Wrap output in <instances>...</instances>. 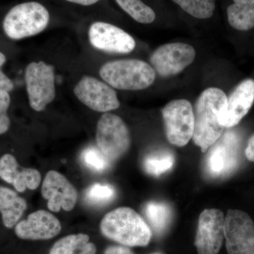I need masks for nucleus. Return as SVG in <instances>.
<instances>
[{
    "instance_id": "29",
    "label": "nucleus",
    "mask_w": 254,
    "mask_h": 254,
    "mask_svg": "<svg viewBox=\"0 0 254 254\" xmlns=\"http://www.w3.org/2000/svg\"><path fill=\"white\" fill-rule=\"evenodd\" d=\"M64 2L81 7L88 8L99 4L103 0H63Z\"/></svg>"
},
{
    "instance_id": "1",
    "label": "nucleus",
    "mask_w": 254,
    "mask_h": 254,
    "mask_svg": "<svg viewBox=\"0 0 254 254\" xmlns=\"http://www.w3.org/2000/svg\"><path fill=\"white\" fill-rule=\"evenodd\" d=\"M227 97L218 88H209L200 94L195 103L193 139L205 153L221 136Z\"/></svg>"
},
{
    "instance_id": "8",
    "label": "nucleus",
    "mask_w": 254,
    "mask_h": 254,
    "mask_svg": "<svg viewBox=\"0 0 254 254\" xmlns=\"http://www.w3.org/2000/svg\"><path fill=\"white\" fill-rule=\"evenodd\" d=\"M225 239L228 254H254V223L250 215L240 210H229Z\"/></svg>"
},
{
    "instance_id": "9",
    "label": "nucleus",
    "mask_w": 254,
    "mask_h": 254,
    "mask_svg": "<svg viewBox=\"0 0 254 254\" xmlns=\"http://www.w3.org/2000/svg\"><path fill=\"white\" fill-rule=\"evenodd\" d=\"M194 48L183 43H168L159 47L150 58L152 67L163 77L175 76L193 63Z\"/></svg>"
},
{
    "instance_id": "17",
    "label": "nucleus",
    "mask_w": 254,
    "mask_h": 254,
    "mask_svg": "<svg viewBox=\"0 0 254 254\" xmlns=\"http://www.w3.org/2000/svg\"><path fill=\"white\" fill-rule=\"evenodd\" d=\"M254 103V80L248 78L241 82L227 98L224 118L225 128H231L240 123Z\"/></svg>"
},
{
    "instance_id": "19",
    "label": "nucleus",
    "mask_w": 254,
    "mask_h": 254,
    "mask_svg": "<svg viewBox=\"0 0 254 254\" xmlns=\"http://www.w3.org/2000/svg\"><path fill=\"white\" fill-rule=\"evenodd\" d=\"M227 9V21L232 28L249 31L254 28V0H232Z\"/></svg>"
},
{
    "instance_id": "16",
    "label": "nucleus",
    "mask_w": 254,
    "mask_h": 254,
    "mask_svg": "<svg viewBox=\"0 0 254 254\" xmlns=\"http://www.w3.org/2000/svg\"><path fill=\"white\" fill-rule=\"evenodd\" d=\"M0 178L13 185L18 192L35 190L39 187L41 175L33 168H20L14 155L6 153L0 158Z\"/></svg>"
},
{
    "instance_id": "4",
    "label": "nucleus",
    "mask_w": 254,
    "mask_h": 254,
    "mask_svg": "<svg viewBox=\"0 0 254 254\" xmlns=\"http://www.w3.org/2000/svg\"><path fill=\"white\" fill-rule=\"evenodd\" d=\"M100 75L108 84L117 89L138 91L148 88L155 78L153 68L143 60L126 59L107 63Z\"/></svg>"
},
{
    "instance_id": "2",
    "label": "nucleus",
    "mask_w": 254,
    "mask_h": 254,
    "mask_svg": "<svg viewBox=\"0 0 254 254\" xmlns=\"http://www.w3.org/2000/svg\"><path fill=\"white\" fill-rule=\"evenodd\" d=\"M100 230L108 240L127 247H146L152 237L148 224L128 207L107 213L100 222Z\"/></svg>"
},
{
    "instance_id": "21",
    "label": "nucleus",
    "mask_w": 254,
    "mask_h": 254,
    "mask_svg": "<svg viewBox=\"0 0 254 254\" xmlns=\"http://www.w3.org/2000/svg\"><path fill=\"white\" fill-rule=\"evenodd\" d=\"M145 217L157 235L163 233L170 224L171 211L168 205L158 202H150L145 205Z\"/></svg>"
},
{
    "instance_id": "33",
    "label": "nucleus",
    "mask_w": 254,
    "mask_h": 254,
    "mask_svg": "<svg viewBox=\"0 0 254 254\" xmlns=\"http://www.w3.org/2000/svg\"><path fill=\"white\" fill-rule=\"evenodd\" d=\"M160 254V253H152V254Z\"/></svg>"
},
{
    "instance_id": "24",
    "label": "nucleus",
    "mask_w": 254,
    "mask_h": 254,
    "mask_svg": "<svg viewBox=\"0 0 254 254\" xmlns=\"http://www.w3.org/2000/svg\"><path fill=\"white\" fill-rule=\"evenodd\" d=\"M175 158L170 152L152 153L145 158L143 167L145 172L153 176H160L173 168Z\"/></svg>"
},
{
    "instance_id": "28",
    "label": "nucleus",
    "mask_w": 254,
    "mask_h": 254,
    "mask_svg": "<svg viewBox=\"0 0 254 254\" xmlns=\"http://www.w3.org/2000/svg\"><path fill=\"white\" fill-rule=\"evenodd\" d=\"M103 254H134L129 247L125 246H110L105 249Z\"/></svg>"
},
{
    "instance_id": "20",
    "label": "nucleus",
    "mask_w": 254,
    "mask_h": 254,
    "mask_svg": "<svg viewBox=\"0 0 254 254\" xmlns=\"http://www.w3.org/2000/svg\"><path fill=\"white\" fill-rule=\"evenodd\" d=\"M97 247L86 234L67 235L57 241L49 254H96Z\"/></svg>"
},
{
    "instance_id": "7",
    "label": "nucleus",
    "mask_w": 254,
    "mask_h": 254,
    "mask_svg": "<svg viewBox=\"0 0 254 254\" xmlns=\"http://www.w3.org/2000/svg\"><path fill=\"white\" fill-rule=\"evenodd\" d=\"M165 133L168 141L177 146H185L193 137L195 118L192 105L187 100L170 102L163 110Z\"/></svg>"
},
{
    "instance_id": "3",
    "label": "nucleus",
    "mask_w": 254,
    "mask_h": 254,
    "mask_svg": "<svg viewBox=\"0 0 254 254\" xmlns=\"http://www.w3.org/2000/svg\"><path fill=\"white\" fill-rule=\"evenodd\" d=\"M51 21L50 11L38 1H27L15 5L5 14L2 28L12 40H21L39 34Z\"/></svg>"
},
{
    "instance_id": "31",
    "label": "nucleus",
    "mask_w": 254,
    "mask_h": 254,
    "mask_svg": "<svg viewBox=\"0 0 254 254\" xmlns=\"http://www.w3.org/2000/svg\"><path fill=\"white\" fill-rule=\"evenodd\" d=\"M247 158L250 161L254 162V134L251 137L245 150Z\"/></svg>"
},
{
    "instance_id": "12",
    "label": "nucleus",
    "mask_w": 254,
    "mask_h": 254,
    "mask_svg": "<svg viewBox=\"0 0 254 254\" xmlns=\"http://www.w3.org/2000/svg\"><path fill=\"white\" fill-rule=\"evenodd\" d=\"M88 38L92 46L107 53L128 54L136 47V42L131 35L105 21L92 23L88 28Z\"/></svg>"
},
{
    "instance_id": "15",
    "label": "nucleus",
    "mask_w": 254,
    "mask_h": 254,
    "mask_svg": "<svg viewBox=\"0 0 254 254\" xmlns=\"http://www.w3.org/2000/svg\"><path fill=\"white\" fill-rule=\"evenodd\" d=\"M215 143L207 156L205 169L210 177L225 176L237 165L236 141L233 135L227 133Z\"/></svg>"
},
{
    "instance_id": "22",
    "label": "nucleus",
    "mask_w": 254,
    "mask_h": 254,
    "mask_svg": "<svg viewBox=\"0 0 254 254\" xmlns=\"http://www.w3.org/2000/svg\"><path fill=\"white\" fill-rule=\"evenodd\" d=\"M118 6L133 18L142 24L154 22L156 14L154 10L145 4L143 0H115Z\"/></svg>"
},
{
    "instance_id": "23",
    "label": "nucleus",
    "mask_w": 254,
    "mask_h": 254,
    "mask_svg": "<svg viewBox=\"0 0 254 254\" xmlns=\"http://www.w3.org/2000/svg\"><path fill=\"white\" fill-rule=\"evenodd\" d=\"M187 14L198 18L208 19L213 16L216 0H173Z\"/></svg>"
},
{
    "instance_id": "6",
    "label": "nucleus",
    "mask_w": 254,
    "mask_h": 254,
    "mask_svg": "<svg viewBox=\"0 0 254 254\" xmlns=\"http://www.w3.org/2000/svg\"><path fill=\"white\" fill-rule=\"evenodd\" d=\"M25 82L30 106L36 112H42L54 100L55 68L44 62H33L25 71Z\"/></svg>"
},
{
    "instance_id": "18",
    "label": "nucleus",
    "mask_w": 254,
    "mask_h": 254,
    "mask_svg": "<svg viewBox=\"0 0 254 254\" xmlns=\"http://www.w3.org/2000/svg\"><path fill=\"white\" fill-rule=\"evenodd\" d=\"M27 206L26 200L14 190L0 186V213L5 227L16 226Z\"/></svg>"
},
{
    "instance_id": "10",
    "label": "nucleus",
    "mask_w": 254,
    "mask_h": 254,
    "mask_svg": "<svg viewBox=\"0 0 254 254\" xmlns=\"http://www.w3.org/2000/svg\"><path fill=\"white\" fill-rule=\"evenodd\" d=\"M73 93L83 104L100 113L118 109L120 105L115 90L92 76H83L73 88Z\"/></svg>"
},
{
    "instance_id": "25",
    "label": "nucleus",
    "mask_w": 254,
    "mask_h": 254,
    "mask_svg": "<svg viewBox=\"0 0 254 254\" xmlns=\"http://www.w3.org/2000/svg\"><path fill=\"white\" fill-rule=\"evenodd\" d=\"M115 190L107 184L96 183L90 187L85 193V199L89 204L102 205L109 203L115 198Z\"/></svg>"
},
{
    "instance_id": "30",
    "label": "nucleus",
    "mask_w": 254,
    "mask_h": 254,
    "mask_svg": "<svg viewBox=\"0 0 254 254\" xmlns=\"http://www.w3.org/2000/svg\"><path fill=\"white\" fill-rule=\"evenodd\" d=\"M14 83L2 71L0 70V90L11 92L14 89Z\"/></svg>"
},
{
    "instance_id": "32",
    "label": "nucleus",
    "mask_w": 254,
    "mask_h": 254,
    "mask_svg": "<svg viewBox=\"0 0 254 254\" xmlns=\"http://www.w3.org/2000/svg\"><path fill=\"white\" fill-rule=\"evenodd\" d=\"M6 56H5L4 54H3L2 53H1V52H0V67H1V66H2L3 65H4V64L6 63Z\"/></svg>"
},
{
    "instance_id": "14",
    "label": "nucleus",
    "mask_w": 254,
    "mask_h": 254,
    "mask_svg": "<svg viewBox=\"0 0 254 254\" xmlns=\"http://www.w3.org/2000/svg\"><path fill=\"white\" fill-rule=\"evenodd\" d=\"M62 230L61 223L53 214L44 210H37L25 220L18 222L14 232L23 240H48L58 236Z\"/></svg>"
},
{
    "instance_id": "11",
    "label": "nucleus",
    "mask_w": 254,
    "mask_h": 254,
    "mask_svg": "<svg viewBox=\"0 0 254 254\" xmlns=\"http://www.w3.org/2000/svg\"><path fill=\"white\" fill-rule=\"evenodd\" d=\"M225 239V217L218 209L200 214L194 245L198 254H218Z\"/></svg>"
},
{
    "instance_id": "5",
    "label": "nucleus",
    "mask_w": 254,
    "mask_h": 254,
    "mask_svg": "<svg viewBox=\"0 0 254 254\" xmlns=\"http://www.w3.org/2000/svg\"><path fill=\"white\" fill-rule=\"evenodd\" d=\"M96 142L106 158L115 161L127 153L131 145V137L128 127L120 117L105 113L97 125Z\"/></svg>"
},
{
    "instance_id": "27",
    "label": "nucleus",
    "mask_w": 254,
    "mask_h": 254,
    "mask_svg": "<svg viewBox=\"0 0 254 254\" xmlns=\"http://www.w3.org/2000/svg\"><path fill=\"white\" fill-rule=\"evenodd\" d=\"M10 104L11 98L9 92L0 90V135L6 133L10 127L11 122L7 113Z\"/></svg>"
},
{
    "instance_id": "26",
    "label": "nucleus",
    "mask_w": 254,
    "mask_h": 254,
    "mask_svg": "<svg viewBox=\"0 0 254 254\" xmlns=\"http://www.w3.org/2000/svg\"><path fill=\"white\" fill-rule=\"evenodd\" d=\"M81 160L85 166L95 173H103L110 167V160L99 148L95 147H89L83 150Z\"/></svg>"
},
{
    "instance_id": "13",
    "label": "nucleus",
    "mask_w": 254,
    "mask_h": 254,
    "mask_svg": "<svg viewBox=\"0 0 254 254\" xmlns=\"http://www.w3.org/2000/svg\"><path fill=\"white\" fill-rule=\"evenodd\" d=\"M41 193L43 198L48 200V209L55 213L61 209L71 211L77 203V190L66 177L55 170L47 173Z\"/></svg>"
}]
</instances>
